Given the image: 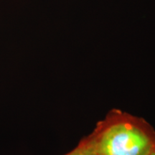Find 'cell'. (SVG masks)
<instances>
[{
	"label": "cell",
	"mask_w": 155,
	"mask_h": 155,
	"mask_svg": "<svg viewBox=\"0 0 155 155\" xmlns=\"http://www.w3.org/2000/svg\"><path fill=\"white\" fill-rule=\"evenodd\" d=\"M149 155H155V149H154V150H153V151H152V152H151V153H150V154H149Z\"/></svg>",
	"instance_id": "4"
},
{
	"label": "cell",
	"mask_w": 155,
	"mask_h": 155,
	"mask_svg": "<svg viewBox=\"0 0 155 155\" xmlns=\"http://www.w3.org/2000/svg\"><path fill=\"white\" fill-rule=\"evenodd\" d=\"M81 141L96 155H149L155 130L144 119L114 109Z\"/></svg>",
	"instance_id": "1"
},
{
	"label": "cell",
	"mask_w": 155,
	"mask_h": 155,
	"mask_svg": "<svg viewBox=\"0 0 155 155\" xmlns=\"http://www.w3.org/2000/svg\"><path fill=\"white\" fill-rule=\"evenodd\" d=\"M88 152V148L86 147L82 141H81L80 144L75 147L74 150L71 151L65 155H86Z\"/></svg>",
	"instance_id": "2"
},
{
	"label": "cell",
	"mask_w": 155,
	"mask_h": 155,
	"mask_svg": "<svg viewBox=\"0 0 155 155\" xmlns=\"http://www.w3.org/2000/svg\"><path fill=\"white\" fill-rule=\"evenodd\" d=\"M86 155H96V154H94V153H92V152H91L90 151L88 150V154H87Z\"/></svg>",
	"instance_id": "3"
}]
</instances>
